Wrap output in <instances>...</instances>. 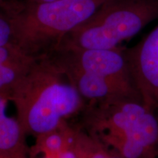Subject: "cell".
Segmentation results:
<instances>
[{"label":"cell","instance_id":"obj_1","mask_svg":"<svg viewBox=\"0 0 158 158\" xmlns=\"http://www.w3.org/2000/svg\"><path fill=\"white\" fill-rule=\"evenodd\" d=\"M79 127L122 158H152L158 152V110L137 97L86 102Z\"/></svg>","mask_w":158,"mask_h":158},{"label":"cell","instance_id":"obj_2","mask_svg":"<svg viewBox=\"0 0 158 158\" xmlns=\"http://www.w3.org/2000/svg\"><path fill=\"white\" fill-rule=\"evenodd\" d=\"M10 98L23 131L35 138L58 128L86 104L50 56L35 59Z\"/></svg>","mask_w":158,"mask_h":158},{"label":"cell","instance_id":"obj_3","mask_svg":"<svg viewBox=\"0 0 158 158\" xmlns=\"http://www.w3.org/2000/svg\"><path fill=\"white\" fill-rule=\"evenodd\" d=\"M108 0H57L29 4L5 0L2 7L11 21L13 44L37 59L56 50L62 39L89 19Z\"/></svg>","mask_w":158,"mask_h":158},{"label":"cell","instance_id":"obj_4","mask_svg":"<svg viewBox=\"0 0 158 158\" xmlns=\"http://www.w3.org/2000/svg\"><path fill=\"white\" fill-rule=\"evenodd\" d=\"M157 19L158 0H108L69 32L56 51L117 48Z\"/></svg>","mask_w":158,"mask_h":158},{"label":"cell","instance_id":"obj_5","mask_svg":"<svg viewBox=\"0 0 158 158\" xmlns=\"http://www.w3.org/2000/svg\"><path fill=\"white\" fill-rule=\"evenodd\" d=\"M126 48L58 50L51 54L54 61L62 68H73L97 75L138 94L130 73Z\"/></svg>","mask_w":158,"mask_h":158},{"label":"cell","instance_id":"obj_6","mask_svg":"<svg viewBox=\"0 0 158 158\" xmlns=\"http://www.w3.org/2000/svg\"><path fill=\"white\" fill-rule=\"evenodd\" d=\"M130 73L147 106L158 110V25L132 48H126Z\"/></svg>","mask_w":158,"mask_h":158},{"label":"cell","instance_id":"obj_7","mask_svg":"<svg viewBox=\"0 0 158 158\" xmlns=\"http://www.w3.org/2000/svg\"><path fill=\"white\" fill-rule=\"evenodd\" d=\"M10 95L0 93V158H28L27 134L17 118L8 116Z\"/></svg>","mask_w":158,"mask_h":158},{"label":"cell","instance_id":"obj_8","mask_svg":"<svg viewBox=\"0 0 158 158\" xmlns=\"http://www.w3.org/2000/svg\"><path fill=\"white\" fill-rule=\"evenodd\" d=\"M35 59L13 45L0 46V93L10 97L12 90L28 72Z\"/></svg>","mask_w":158,"mask_h":158},{"label":"cell","instance_id":"obj_9","mask_svg":"<svg viewBox=\"0 0 158 158\" xmlns=\"http://www.w3.org/2000/svg\"><path fill=\"white\" fill-rule=\"evenodd\" d=\"M69 124L64 121L56 129L35 138V143L29 148L31 158L43 154L49 158H59L66 145Z\"/></svg>","mask_w":158,"mask_h":158},{"label":"cell","instance_id":"obj_10","mask_svg":"<svg viewBox=\"0 0 158 158\" xmlns=\"http://www.w3.org/2000/svg\"><path fill=\"white\" fill-rule=\"evenodd\" d=\"M13 44V27L7 13L0 7V46Z\"/></svg>","mask_w":158,"mask_h":158},{"label":"cell","instance_id":"obj_11","mask_svg":"<svg viewBox=\"0 0 158 158\" xmlns=\"http://www.w3.org/2000/svg\"><path fill=\"white\" fill-rule=\"evenodd\" d=\"M85 158H122L114 155L100 145L93 138L91 140L89 148Z\"/></svg>","mask_w":158,"mask_h":158},{"label":"cell","instance_id":"obj_12","mask_svg":"<svg viewBox=\"0 0 158 158\" xmlns=\"http://www.w3.org/2000/svg\"><path fill=\"white\" fill-rule=\"evenodd\" d=\"M23 3H29V4H40V3H46L51 2L57 1V0H18Z\"/></svg>","mask_w":158,"mask_h":158},{"label":"cell","instance_id":"obj_13","mask_svg":"<svg viewBox=\"0 0 158 158\" xmlns=\"http://www.w3.org/2000/svg\"><path fill=\"white\" fill-rule=\"evenodd\" d=\"M5 0H0V7H1L2 5L3 2H5Z\"/></svg>","mask_w":158,"mask_h":158},{"label":"cell","instance_id":"obj_14","mask_svg":"<svg viewBox=\"0 0 158 158\" xmlns=\"http://www.w3.org/2000/svg\"><path fill=\"white\" fill-rule=\"evenodd\" d=\"M41 158H49V157H45V156H44V157H41Z\"/></svg>","mask_w":158,"mask_h":158}]
</instances>
